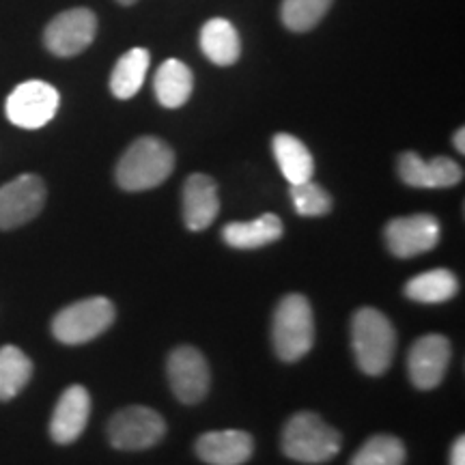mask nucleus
<instances>
[{
    "label": "nucleus",
    "instance_id": "nucleus-8",
    "mask_svg": "<svg viewBox=\"0 0 465 465\" xmlns=\"http://www.w3.org/2000/svg\"><path fill=\"white\" fill-rule=\"evenodd\" d=\"M45 196L48 190L44 179L33 173L0 185V231H14L37 218L45 205Z\"/></svg>",
    "mask_w": 465,
    "mask_h": 465
},
{
    "label": "nucleus",
    "instance_id": "nucleus-1",
    "mask_svg": "<svg viewBox=\"0 0 465 465\" xmlns=\"http://www.w3.org/2000/svg\"><path fill=\"white\" fill-rule=\"evenodd\" d=\"M174 171V151L155 136L134 141L116 164L114 179L121 190L143 192L158 188Z\"/></svg>",
    "mask_w": 465,
    "mask_h": 465
},
{
    "label": "nucleus",
    "instance_id": "nucleus-28",
    "mask_svg": "<svg viewBox=\"0 0 465 465\" xmlns=\"http://www.w3.org/2000/svg\"><path fill=\"white\" fill-rule=\"evenodd\" d=\"M452 143H455V149L459 153H465V127H459L455 138H452Z\"/></svg>",
    "mask_w": 465,
    "mask_h": 465
},
{
    "label": "nucleus",
    "instance_id": "nucleus-9",
    "mask_svg": "<svg viewBox=\"0 0 465 465\" xmlns=\"http://www.w3.org/2000/svg\"><path fill=\"white\" fill-rule=\"evenodd\" d=\"M97 35V15L86 7H75L54 15L44 31L48 52L61 58L78 56Z\"/></svg>",
    "mask_w": 465,
    "mask_h": 465
},
{
    "label": "nucleus",
    "instance_id": "nucleus-2",
    "mask_svg": "<svg viewBox=\"0 0 465 465\" xmlns=\"http://www.w3.org/2000/svg\"><path fill=\"white\" fill-rule=\"evenodd\" d=\"M351 347L362 373H386L397 351V332L391 319L377 308H360L351 319Z\"/></svg>",
    "mask_w": 465,
    "mask_h": 465
},
{
    "label": "nucleus",
    "instance_id": "nucleus-4",
    "mask_svg": "<svg viewBox=\"0 0 465 465\" xmlns=\"http://www.w3.org/2000/svg\"><path fill=\"white\" fill-rule=\"evenodd\" d=\"M341 444V433L312 411L291 416L282 429V452L300 463L317 465L330 461L339 455Z\"/></svg>",
    "mask_w": 465,
    "mask_h": 465
},
{
    "label": "nucleus",
    "instance_id": "nucleus-16",
    "mask_svg": "<svg viewBox=\"0 0 465 465\" xmlns=\"http://www.w3.org/2000/svg\"><path fill=\"white\" fill-rule=\"evenodd\" d=\"M220 212L218 185L205 173H194L183 185V220L190 231H205Z\"/></svg>",
    "mask_w": 465,
    "mask_h": 465
},
{
    "label": "nucleus",
    "instance_id": "nucleus-5",
    "mask_svg": "<svg viewBox=\"0 0 465 465\" xmlns=\"http://www.w3.org/2000/svg\"><path fill=\"white\" fill-rule=\"evenodd\" d=\"M116 311L108 298L95 295L74 302L52 319V334L63 345H84L102 336L114 323Z\"/></svg>",
    "mask_w": 465,
    "mask_h": 465
},
{
    "label": "nucleus",
    "instance_id": "nucleus-29",
    "mask_svg": "<svg viewBox=\"0 0 465 465\" xmlns=\"http://www.w3.org/2000/svg\"><path fill=\"white\" fill-rule=\"evenodd\" d=\"M119 5H125V7H130V5H136L138 0H116Z\"/></svg>",
    "mask_w": 465,
    "mask_h": 465
},
{
    "label": "nucleus",
    "instance_id": "nucleus-13",
    "mask_svg": "<svg viewBox=\"0 0 465 465\" xmlns=\"http://www.w3.org/2000/svg\"><path fill=\"white\" fill-rule=\"evenodd\" d=\"M397 168L401 182L411 188H450L463 179V168L446 155L422 160L414 151H405L399 155Z\"/></svg>",
    "mask_w": 465,
    "mask_h": 465
},
{
    "label": "nucleus",
    "instance_id": "nucleus-15",
    "mask_svg": "<svg viewBox=\"0 0 465 465\" xmlns=\"http://www.w3.org/2000/svg\"><path fill=\"white\" fill-rule=\"evenodd\" d=\"M196 455L209 465H243L254 452V440L246 431H209L196 440Z\"/></svg>",
    "mask_w": 465,
    "mask_h": 465
},
{
    "label": "nucleus",
    "instance_id": "nucleus-27",
    "mask_svg": "<svg viewBox=\"0 0 465 465\" xmlns=\"http://www.w3.org/2000/svg\"><path fill=\"white\" fill-rule=\"evenodd\" d=\"M449 463L450 465H465V438L463 435H459V438L455 440V444H452Z\"/></svg>",
    "mask_w": 465,
    "mask_h": 465
},
{
    "label": "nucleus",
    "instance_id": "nucleus-17",
    "mask_svg": "<svg viewBox=\"0 0 465 465\" xmlns=\"http://www.w3.org/2000/svg\"><path fill=\"white\" fill-rule=\"evenodd\" d=\"M284 226L282 220L274 213H265L250 223H231L223 229V240L231 248L237 250H254L263 248L267 243H274L282 237Z\"/></svg>",
    "mask_w": 465,
    "mask_h": 465
},
{
    "label": "nucleus",
    "instance_id": "nucleus-14",
    "mask_svg": "<svg viewBox=\"0 0 465 465\" xmlns=\"http://www.w3.org/2000/svg\"><path fill=\"white\" fill-rule=\"evenodd\" d=\"M91 416V394L84 386L74 383L56 401L50 420V438L56 444H74L84 433Z\"/></svg>",
    "mask_w": 465,
    "mask_h": 465
},
{
    "label": "nucleus",
    "instance_id": "nucleus-3",
    "mask_svg": "<svg viewBox=\"0 0 465 465\" xmlns=\"http://www.w3.org/2000/svg\"><path fill=\"white\" fill-rule=\"evenodd\" d=\"M272 342L282 362H298L315 345V317L311 302L291 293L278 302L272 322Z\"/></svg>",
    "mask_w": 465,
    "mask_h": 465
},
{
    "label": "nucleus",
    "instance_id": "nucleus-10",
    "mask_svg": "<svg viewBox=\"0 0 465 465\" xmlns=\"http://www.w3.org/2000/svg\"><path fill=\"white\" fill-rule=\"evenodd\" d=\"M166 375L173 394L182 403L196 405L207 397L212 373L199 349L188 345L173 349L166 362Z\"/></svg>",
    "mask_w": 465,
    "mask_h": 465
},
{
    "label": "nucleus",
    "instance_id": "nucleus-20",
    "mask_svg": "<svg viewBox=\"0 0 465 465\" xmlns=\"http://www.w3.org/2000/svg\"><path fill=\"white\" fill-rule=\"evenodd\" d=\"M272 147H274L278 166L291 185L311 182L312 173H315V160L300 138L291 136V134H276Z\"/></svg>",
    "mask_w": 465,
    "mask_h": 465
},
{
    "label": "nucleus",
    "instance_id": "nucleus-19",
    "mask_svg": "<svg viewBox=\"0 0 465 465\" xmlns=\"http://www.w3.org/2000/svg\"><path fill=\"white\" fill-rule=\"evenodd\" d=\"M155 97L164 108H182L194 91V75L185 63L168 58L158 69L153 80Z\"/></svg>",
    "mask_w": 465,
    "mask_h": 465
},
{
    "label": "nucleus",
    "instance_id": "nucleus-26",
    "mask_svg": "<svg viewBox=\"0 0 465 465\" xmlns=\"http://www.w3.org/2000/svg\"><path fill=\"white\" fill-rule=\"evenodd\" d=\"M291 201H293L295 212L306 218L328 216L332 212V196L322 185L312 183V179L311 182L291 185Z\"/></svg>",
    "mask_w": 465,
    "mask_h": 465
},
{
    "label": "nucleus",
    "instance_id": "nucleus-12",
    "mask_svg": "<svg viewBox=\"0 0 465 465\" xmlns=\"http://www.w3.org/2000/svg\"><path fill=\"white\" fill-rule=\"evenodd\" d=\"M452 356L450 341L441 334L420 336L407 356V373L418 391H433L444 380Z\"/></svg>",
    "mask_w": 465,
    "mask_h": 465
},
{
    "label": "nucleus",
    "instance_id": "nucleus-21",
    "mask_svg": "<svg viewBox=\"0 0 465 465\" xmlns=\"http://www.w3.org/2000/svg\"><path fill=\"white\" fill-rule=\"evenodd\" d=\"M151 56L149 50L144 48H132L127 50L124 56L116 61L110 75V91L116 100H130L143 89L144 78H147Z\"/></svg>",
    "mask_w": 465,
    "mask_h": 465
},
{
    "label": "nucleus",
    "instance_id": "nucleus-11",
    "mask_svg": "<svg viewBox=\"0 0 465 465\" xmlns=\"http://www.w3.org/2000/svg\"><path fill=\"white\" fill-rule=\"evenodd\" d=\"M386 246L397 259H411L429 252L440 243L441 226L431 213H414V216L394 218L383 231Z\"/></svg>",
    "mask_w": 465,
    "mask_h": 465
},
{
    "label": "nucleus",
    "instance_id": "nucleus-6",
    "mask_svg": "<svg viewBox=\"0 0 465 465\" xmlns=\"http://www.w3.org/2000/svg\"><path fill=\"white\" fill-rule=\"evenodd\" d=\"M108 441L116 450L136 452L155 446L166 435V422L158 411L144 405H130L110 418Z\"/></svg>",
    "mask_w": 465,
    "mask_h": 465
},
{
    "label": "nucleus",
    "instance_id": "nucleus-24",
    "mask_svg": "<svg viewBox=\"0 0 465 465\" xmlns=\"http://www.w3.org/2000/svg\"><path fill=\"white\" fill-rule=\"evenodd\" d=\"M407 450L403 441L394 435H373L360 446L349 465H405Z\"/></svg>",
    "mask_w": 465,
    "mask_h": 465
},
{
    "label": "nucleus",
    "instance_id": "nucleus-25",
    "mask_svg": "<svg viewBox=\"0 0 465 465\" xmlns=\"http://www.w3.org/2000/svg\"><path fill=\"white\" fill-rule=\"evenodd\" d=\"M334 0H282L281 20L293 33H306L323 20Z\"/></svg>",
    "mask_w": 465,
    "mask_h": 465
},
{
    "label": "nucleus",
    "instance_id": "nucleus-7",
    "mask_svg": "<svg viewBox=\"0 0 465 465\" xmlns=\"http://www.w3.org/2000/svg\"><path fill=\"white\" fill-rule=\"evenodd\" d=\"M61 95L44 80H28L17 84L5 104L7 119L22 130H39L48 125L58 113Z\"/></svg>",
    "mask_w": 465,
    "mask_h": 465
},
{
    "label": "nucleus",
    "instance_id": "nucleus-18",
    "mask_svg": "<svg viewBox=\"0 0 465 465\" xmlns=\"http://www.w3.org/2000/svg\"><path fill=\"white\" fill-rule=\"evenodd\" d=\"M201 50L209 61L220 67H229L240 61L242 42L235 26L224 17H212L201 31Z\"/></svg>",
    "mask_w": 465,
    "mask_h": 465
},
{
    "label": "nucleus",
    "instance_id": "nucleus-23",
    "mask_svg": "<svg viewBox=\"0 0 465 465\" xmlns=\"http://www.w3.org/2000/svg\"><path fill=\"white\" fill-rule=\"evenodd\" d=\"M33 377L31 358L15 345L0 347V401L15 399Z\"/></svg>",
    "mask_w": 465,
    "mask_h": 465
},
{
    "label": "nucleus",
    "instance_id": "nucleus-22",
    "mask_svg": "<svg viewBox=\"0 0 465 465\" xmlns=\"http://www.w3.org/2000/svg\"><path fill=\"white\" fill-rule=\"evenodd\" d=\"M459 281L450 270H429L405 284V295L420 304H441L457 295Z\"/></svg>",
    "mask_w": 465,
    "mask_h": 465
}]
</instances>
